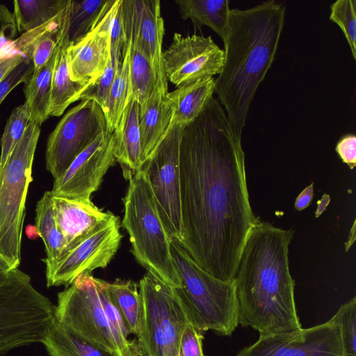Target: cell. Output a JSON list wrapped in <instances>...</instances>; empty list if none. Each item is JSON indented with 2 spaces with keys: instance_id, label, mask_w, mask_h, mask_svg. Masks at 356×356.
<instances>
[{
  "instance_id": "obj_1",
  "label": "cell",
  "mask_w": 356,
  "mask_h": 356,
  "mask_svg": "<svg viewBox=\"0 0 356 356\" xmlns=\"http://www.w3.org/2000/svg\"><path fill=\"white\" fill-rule=\"evenodd\" d=\"M179 164V243L204 270L232 282L245 240L259 218L250 205L241 139L213 97L184 127Z\"/></svg>"
},
{
  "instance_id": "obj_2",
  "label": "cell",
  "mask_w": 356,
  "mask_h": 356,
  "mask_svg": "<svg viewBox=\"0 0 356 356\" xmlns=\"http://www.w3.org/2000/svg\"><path fill=\"white\" fill-rule=\"evenodd\" d=\"M293 235V230L259 218L241 252L233 278L238 324L252 327L259 336L302 328L289 261Z\"/></svg>"
},
{
  "instance_id": "obj_3",
  "label": "cell",
  "mask_w": 356,
  "mask_h": 356,
  "mask_svg": "<svg viewBox=\"0 0 356 356\" xmlns=\"http://www.w3.org/2000/svg\"><path fill=\"white\" fill-rule=\"evenodd\" d=\"M284 17L285 6L274 0L229 10L225 60L214 92L241 139L251 102L273 63Z\"/></svg>"
},
{
  "instance_id": "obj_4",
  "label": "cell",
  "mask_w": 356,
  "mask_h": 356,
  "mask_svg": "<svg viewBox=\"0 0 356 356\" xmlns=\"http://www.w3.org/2000/svg\"><path fill=\"white\" fill-rule=\"evenodd\" d=\"M172 257L180 287L172 288L190 321L198 330L231 336L238 325L234 282L219 280L200 268L175 239Z\"/></svg>"
},
{
  "instance_id": "obj_5",
  "label": "cell",
  "mask_w": 356,
  "mask_h": 356,
  "mask_svg": "<svg viewBox=\"0 0 356 356\" xmlns=\"http://www.w3.org/2000/svg\"><path fill=\"white\" fill-rule=\"evenodd\" d=\"M124 207L122 225L129 235L131 251L136 259L168 286L180 287L170 251L171 238L144 170L129 180Z\"/></svg>"
},
{
  "instance_id": "obj_6",
  "label": "cell",
  "mask_w": 356,
  "mask_h": 356,
  "mask_svg": "<svg viewBox=\"0 0 356 356\" xmlns=\"http://www.w3.org/2000/svg\"><path fill=\"white\" fill-rule=\"evenodd\" d=\"M40 125L30 120L25 131L0 168V258L11 270L21 262L25 203Z\"/></svg>"
},
{
  "instance_id": "obj_7",
  "label": "cell",
  "mask_w": 356,
  "mask_h": 356,
  "mask_svg": "<svg viewBox=\"0 0 356 356\" xmlns=\"http://www.w3.org/2000/svg\"><path fill=\"white\" fill-rule=\"evenodd\" d=\"M143 305L137 336L140 356H178L183 331L190 322L173 289L147 271L139 282Z\"/></svg>"
},
{
  "instance_id": "obj_8",
  "label": "cell",
  "mask_w": 356,
  "mask_h": 356,
  "mask_svg": "<svg viewBox=\"0 0 356 356\" xmlns=\"http://www.w3.org/2000/svg\"><path fill=\"white\" fill-rule=\"evenodd\" d=\"M55 319L75 336L119 356L96 280L83 275L58 293Z\"/></svg>"
},
{
  "instance_id": "obj_9",
  "label": "cell",
  "mask_w": 356,
  "mask_h": 356,
  "mask_svg": "<svg viewBox=\"0 0 356 356\" xmlns=\"http://www.w3.org/2000/svg\"><path fill=\"white\" fill-rule=\"evenodd\" d=\"M184 127L171 123L153 155L143 165L161 218L170 238H182L180 202V144Z\"/></svg>"
},
{
  "instance_id": "obj_10",
  "label": "cell",
  "mask_w": 356,
  "mask_h": 356,
  "mask_svg": "<svg viewBox=\"0 0 356 356\" xmlns=\"http://www.w3.org/2000/svg\"><path fill=\"white\" fill-rule=\"evenodd\" d=\"M106 131L105 115L95 101L81 100L70 108L47 141L46 168L54 179L60 177L75 157Z\"/></svg>"
},
{
  "instance_id": "obj_11",
  "label": "cell",
  "mask_w": 356,
  "mask_h": 356,
  "mask_svg": "<svg viewBox=\"0 0 356 356\" xmlns=\"http://www.w3.org/2000/svg\"><path fill=\"white\" fill-rule=\"evenodd\" d=\"M120 227V220L114 216L58 259L45 262L47 287L67 286L78 277L106 267L119 248Z\"/></svg>"
},
{
  "instance_id": "obj_12",
  "label": "cell",
  "mask_w": 356,
  "mask_h": 356,
  "mask_svg": "<svg viewBox=\"0 0 356 356\" xmlns=\"http://www.w3.org/2000/svg\"><path fill=\"white\" fill-rule=\"evenodd\" d=\"M236 356H344L341 325L331 318L308 328L261 335Z\"/></svg>"
},
{
  "instance_id": "obj_13",
  "label": "cell",
  "mask_w": 356,
  "mask_h": 356,
  "mask_svg": "<svg viewBox=\"0 0 356 356\" xmlns=\"http://www.w3.org/2000/svg\"><path fill=\"white\" fill-rule=\"evenodd\" d=\"M224 60V50L211 36L184 37L175 33L171 44L163 51L166 79L176 87L219 74Z\"/></svg>"
},
{
  "instance_id": "obj_14",
  "label": "cell",
  "mask_w": 356,
  "mask_h": 356,
  "mask_svg": "<svg viewBox=\"0 0 356 356\" xmlns=\"http://www.w3.org/2000/svg\"><path fill=\"white\" fill-rule=\"evenodd\" d=\"M116 161L113 132L99 134L84 148L58 179L51 193L73 200H90L103 177Z\"/></svg>"
},
{
  "instance_id": "obj_15",
  "label": "cell",
  "mask_w": 356,
  "mask_h": 356,
  "mask_svg": "<svg viewBox=\"0 0 356 356\" xmlns=\"http://www.w3.org/2000/svg\"><path fill=\"white\" fill-rule=\"evenodd\" d=\"M123 23L127 41L142 52L149 61L160 94L165 97V76L162 43L165 33L159 0H122Z\"/></svg>"
},
{
  "instance_id": "obj_16",
  "label": "cell",
  "mask_w": 356,
  "mask_h": 356,
  "mask_svg": "<svg viewBox=\"0 0 356 356\" xmlns=\"http://www.w3.org/2000/svg\"><path fill=\"white\" fill-rule=\"evenodd\" d=\"M115 0L104 10L93 29L67 48V63L72 81L93 83L104 71L110 57L109 27Z\"/></svg>"
},
{
  "instance_id": "obj_17",
  "label": "cell",
  "mask_w": 356,
  "mask_h": 356,
  "mask_svg": "<svg viewBox=\"0 0 356 356\" xmlns=\"http://www.w3.org/2000/svg\"><path fill=\"white\" fill-rule=\"evenodd\" d=\"M51 195L56 226L67 243L65 253L115 216L99 209L91 200Z\"/></svg>"
},
{
  "instance_id": "obj_18",
  "label": "cell",
  "mask_w": 356,
  "mask_h": 356,
  "mask_svg": "<svg viewBox=\"0 0 356 356\" xmlns=\"http://www.w3.org/2000/svg\"><path fill=\"white\" fill-rule=\"evenodd\" d=\"M71 0L63 11L56 31V47L51 81L50 116H60L71 104L79 100L80 95L91 83L72 81L67 63L70 45L68 28Z\"/></svg>"
},
{
  "instance_id": "obj_19",
  "label": "cell",
  "mask_w": 356,
  "mask_h": 356,
  "mask_svg": "<svg viewBox=\"0 0 356 356\" xmlns=\"http://www.w3.org/2000/svg\"><path fill=\"white\" fill-rule=\"evenodd\" d=\"M138 117L139 105L130 98L113 131L114 155L128 180L143 168Z\"/></svg>"
},
{
  "instance_id": "obj_20",
  "label": "cell",
  "mask_w": 356,
  "mask_h": 356,
  "mask_svg": "<svg viewBox=\"0 0 356 356\" xmlns=\"http://www.w3.org/2000/svg\"><path fill=\"white\" fill-rule=\"evenodd\" d=\"M172 120V107L166 97L160 94L156 86L143 111L139 112L138 124L143 166L153 155L165 136Z\"/></svg>"
},
{
  "instance_id": "obj_21",
  "label": "cell",
  "mask_w": 356,
  "mask_h": 356,
  "mask_svg": "<svg viewBox=\"0 0 356 356\" xmlns=\"http://www.w3.org/2000/svg\"><path fill=\"white\" fill-rule=\"evenodd\" d=\"M215 89L213 77L184 84L168 92L165 97L172 109V123L185 127L202 111Z\"/></svg>"
},
{
  "instance_id": "obj_22",
  "label": "cell",
  "mask_w": 356,
  "mask_h": 356,
  "mask_svg": "<svg viewBox=\"0 0 356 356\" xmlns=\"http://www.w3.org/2000/svg\"><path fill=\"white\" fill-rule=\"evenodd\" d=\"M181 17L190 19L197 27L207 26L222 40L227 31L229 0H176Z\"/></svg>"
},
{
  "instance_id": "obj_23",
  "label": "cell",
  "mask_w": 356,
  "mask_h": 356,
  "mask_svg": "<svg viewBox=\"0 0 356 356\" xmlns=\"http://www.w3.org/2000/svg\"><path fill=\"white\" fill-rule=\"evenodd\" d=\"M104 288L112 302L120 314L129 334L138 336L143 320V305L133 280H116L113 282L104 281Z\"/></svg>"
},
{
  "instance_id": "obj_24",
  "label": "cell",
  "mask_w": 356,
  "mask_h": 356,
  "mask_svg": "<svg viewBox=\"0 0 356 356\" xmlns=\"http://www.w3.org/2000/svg\"><path fill=\"white\" fill-rule=\"evenodd\" d=\"M56 49L50 59L39 70L33 71L24 83L25 103L31 112L30 120L40 125L49 117L51 104V81Z\"/></svg>"
},
{
  "instance_id": "obj_25",
  "label": "cell",
  "mask_w": 356,
  "mask_h": 356,
  "mask_svg": "<svg viewBox=\"0 0 356 356\" xmlns=\"http://www.w3.org/2000/svg\"><path fill=\"white\" fill-rule=\"evenodd\" d=\"M35 213V227L43 241L47 254L42 261L44 263L55 261L63 255L67 243L56 226L50 191H46L38 202Z\"/></svg>"
},
{
  "instance_id": "obj_26",
  "label": "cell",
  "mask_w": 356,
  "mask_h": 356,
  "mask_svg": "<svg viewBox=\"0 0 356 356\" xmlns=\"http://www.w3.org/2000/svg\"><path fill=\"white\" fill-rule=\"evenodd\" d=\"M42 343L50 356H116L75 336L55 318Z\"/></svg>"
},
{
  "instance_id": "obj_27",
  "label": "cell",
  "mask_w": 356,
  "mask_h": 356,
  "mask_svg": "<svg viewBox=\"0 0 356 356\" xmlns=\"http://www.w3.org/2000/svg\"><path fill=\"white\" fill-rule=\"evenodd\" d=\"M69 0H17L13 15L17 32H26L56 19Z\"/></svg>"
},
{
  "instance_id": "obj_28",
  "label": "cell",
  "mask_w": 356,
  "mask_h": 356,
  "mask_svg": "<svg viewBox=\"0 0 356 356\" xmlns=\"http://www.w3.org/2000/svg\"><path fill=\"white\" fill-rule=\"evenodd\" d=\"M130 52L131 40H128L122 60L118 62L116 65L109 93L107 109L104 114L107 131L111 133H113L117 127L130 98Z\"/></svg>"
},
{
  "instance_id": "obj_29",
  "label": "cell",
  "mask_w": 356,
  "mask_h": 356,
  "mask_svg": "<svg viewBox=\"0 0 356 356\" xmlns=\"http://www.w3.org/2000/svg\"><path fill=\"white\" fill-rule=\"evenodd\" d=\"M128 41V40H127ZM130 98L143 111L156 86L152 67L145 56L131 44L129 59ZM129 98V99H130Z\"/></svg>"
},
{
  "instance_id": "obj_30",
  "label": "cell",
  "mask_w": 356,
  "mask_h": 356,
  "mask_svg": "<svg viewBox=\"0 0 356 356\" xmlns=\"http://www.w3.org/2000/svg\"><path fill=\"white\" fill-rule=\"evenodd\" d=\"M111 0H71L68 37L70 44L75 43L95 26Z\"/></svg>"
},
{
  "instance_id": "obj_31",
  "label": "cell",
  "mask_w": 356,
  "mask_h": 356,
  "mask_svg": "<svg viewBox=\"0 0 356 356\" xmlns=\"http://www.w3.org/2000/svg\"><path fill=\"white\" fill-rule=\"evenodd\" d=\"M30 119L31 112L25 102L13 110L1 138L0 168L23 136Z\"/></svg>"
},
{
  "instance_id": "obj_32",
  "label": "cell",
  "mask_w": 356,
  "mask_h": 356,
  "mask_svg": "<svg viewBox=\"0 0 356 356\" xmlns=\"http://www.w3.org/2000/svg\"><path fill=\"white\" fill-rule=\"evenodd\" d=\"M330 19L342 30L356 59V1L337 0L330 6Z\"/></svg>"
},
{
  "instance_id": "obj_33",
  "label": "cell",
  "mask_w": 356,
  "mask_h": 356,
  "mask_svg": "<svg viewBox=\"0 0 356 356\" xmlns=\"http://www.w3.org/2000/svg\"><path fill=\"white\" fill-rule=\"evenodd\" d=\"M332 318L341 325L344 356H356V298L341 305Z\"/></svg>"
},
{
  "instance_id": "obj_34",
  "label": "cell",
  "mask_w": 356,
  "mask_h": 356,
  "mask_svg": "<svg viewBox=\"0 0 356 356\" xmlns=\"http://www.w3.org/2000/svg\"><path fill=\"white\" fill-rule=\"evenodd\" d=\"M117 63L118 62L113 60L110 56L103 73L83 91L79 100L95 101L100 106L105 114Z\"/></svg>"
},
{
  "instance_id": "obj_35",
  "label": "cell",
  "mask_w": 356,
  "mask_h": 356,
  "mask_svg": "<svg viewBox=\"0 0 356 356\" xmlns=\"http://www.w3.org/2000/svg\"><path fill=\"white\" fill-rule=\"evenodd\" d=\"M110 56L115 62L122 60L127 47L123 23L122 0H115L109 27Z\"/></svg>"
},
{
  "instance_id": "obj_36",
  "label": "cell",
  "mask_w": 356,
  "mask_h": 356,
  "mask_svg": "<svg viewBox=\"0 0 356 356\" xmlns=\"http://www.w3.org/2000/svg\"><path fill=\"white\" fill-rule=\"evenodd\" d=\"M57 29L58 27L47 31L33 43L31 57L33 65V71L39 70L54 54L56 47Z\"/></svg>"
},
{
  "instance_id": "obj_37",
  "label": "cell",
  "mask_w": 356,
  "mask_h": 356,
  "mask_svg": "<svg viewBox=\"0 0 356 356\" xmlns=\"http://www.w3.org/2000/svg\"><path fill=\"white\" fill-rule=\"evenodd\" d=\"M33 72V65L29 56L0 83V105L10 92L19 84L25 83Z\"/></svg>"
},
{
  "instance_id": "obj_38",
  "label": "cell",
  "mask_w": 356,
  "mask_h": 356,
  "mask_svg": "<svg viewBox=\"0 0 356 356\" xmlns=\"http://www.w3.org/2000/svg\"><path fill=\"white\" fill-rule=\"evenodd\" d=\"M203 339L201 332L189 322L180 339L178 356H204L202 349Z\"/></svg>"
},
{
  "instance_id": "obj_39",
  "label": "cell",
  "mask_w": 356,
  "mask_h": 356,
  "mask_svg": "<svg viewBox=\"0 0 356 356\" xmlns=\"http://www.w3.org/2000/svg\"><path fill=\"white\" fill-rule=\"evenodd\" d=\"M335 150L342 161L353 170L356 165V136L353 134L344 135L338 141Z\"/></svg>"
},
{
  "instance_id": "obj_40",
  "label": "cell",
  "mask_w": 356,
  "mask_h": 356,
  "mask_svg": "<svg viewBox=\"0 0 356 356\" xmlns=\"http://www.w3.org/2000/svg\"><path fill=\"white\" fill-rule=\"evenodd\" d=\"M13 13L3 4H0V47L13 40L17 33Z\"/></svg>"
},
{
  "instance_id": "obj_41",
  "label": "cell",
  "mask_w": 356,
  "mask_h": 356,
  "mask_svg": "<svg viewBox=\"0 0 356 356\" xmlns=\"http://www.w3.org/2000/svg\"><path fill=\"white\" fill-rule=\"evenodd\" d=\"M31 55L17 52L6 57L0 63V83L21 63Z\"/></svg>"
},
{
  "instance_id": "obj_42",
  "label": "cell",
  "mask_w": 356,
  "mask_h": 356,
  "mask_svg": "<svg viewBox=\"0 0 356 356\" xmlns=\"http://www.w3.org/2000/svg\"><path fill=\"white\" fill-rule=\"evenodd\" d=\"M314 184L307 186L296 197L295 202V209L297 211H302L306 209L311 203L314 197Z\"/></svg>"
},
{
  "instance_id": "obj_43",
  "label": "cell",
  "mask_w": 356,
  "mask_h": 356,
  "mask_svg": "<svg viewBox=\"0 0 356 356\" xmlns=\"http://www.w3.org/2000/svg\"><path fill=\"white\" fill-rule=\"evenodd\" d=\"M330 202V197L327 194H324L322 198L317 203V209L315 212L316 218H318L325 210Z\"/></svg>"
},
{
  "instance_id": "obj_44",
  "label": "cell",
  "mask_w": 356,
  "mask_h": 356,
  "mask_svg": "<svg viewBox=\"0 0 356 356\" xmlns=\"http://www.w3.org/2000/svg\"><path fill=\"white\" fill-rule=\"evenodd\" d=\"M25 232L27 237L31 240H35L37 238L40 237V234L35 225H27Z\"/></svg>"
},
{
  "instance_id": "obj_45",
  "label": "cell",
  "mask_w": 356,
  "mask_h": 356,
  "mask_svg": "<svg viewBox=\"0 0 356 356\" xmlns=\"http://www.w3.org/2000/svg\"><path fill=\"white\" fill-rule=\"evenodd\" d=\"M11 270L10 267L0 258V282L9 275Z\"/></svg>"
}]
</instances>
